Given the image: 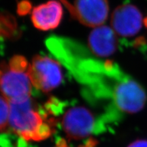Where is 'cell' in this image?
Returning <instances> with one entry per match:
<instances>
[{
  "label": "cell",
  "instance_id": "2",
  "mask_svg": "<svg viewBox=\"0 0 147 147\" xmlns=\"http://www.w3.org/2000/svg\"><path fill=\"white\" fill-rule=\"evenodd\" d=\"M29 69L27 59L21 55L14 56L8 63L0 64V92L9 102L31 97L32 83Z\"/></svg>",
  "mask_w": 147,
  "mask_h": 147
},
{
  "label": "cell",
  "instance_id": "11",
  "mask_svg": "<svg viewBox=\"0 0 147 147\" xmlns=\"http://www.w3.org/2000/svg\"><path fill=\"white\" fill-rule=\"evenodd\" d=\"M127 147H147V140H138L131 143Z\"/></svg>",
  "mask_w": 147,
  "mask_h": 147
},
{
  "label": "cell",
  "instance_id": "5",
  "mask_svg": "<svg viewBox=\"0 0 147 147\" xmlns=\"http://www.w3.org/2000/svg\"><path fill=\"white\" fill-rule=\"evenodd\" d=\"M61 123L69 138L81 140L93 133L95 119L93 114L88 108L84 106H75L65 112Z\"/></svg>",
  "mask_w": 147,
  "mask_h": 147
},
{
  "label": "cell",
  "instance_id": "8",
  "mask_svg": "<svg viewBox=\"0 0 147 147\" xmlns=\"http://www.w3.org/2000/svg\"><path fill=\"white\" fill-rule=\"evenodd\" d=\"M63 16V8L59 1H49L35 7L32 10V21L34 27L48 31L58 27Z\"/></svg>",
  "mask_w": 147,
  "mask_h": 147
},
{
  "label": "cell",
  "instance_id": "1",
  "mask_svg": "<svg viewBox=\"0 0 147 147\" xmlns=\"http://www.w3.org/2000/svg\"><path fill=\"white\" fill-rule=\"evenodd\" d=\"M54 120L42 115L32 97L10 102L9 127L26 141H41L52 135Z\"/></svg>",
  "mask_w": 147,
  "mask_h": 147
},
{
  "label": "cell",
  "instance_id": "10",
  "mask_svg": "<svg viewBox=\"0 0 147 147\" xmlns=\"http://www.w3.org/2000/svg\"><path fill=\"white\" fill-rule=\"evenodd\" d=\"M10 102L0 95V131H5L9 127Z\"/></svg>",
  "mask_w": 147,
  "mask_h": 147
},
{
  "label": "cell",
  "instance_id": "13",
  "mask_svg": "<svg viewBox=\"0 0 147 147\" xmlns=\"http://www.w3.org/2000/svg\"><path fill=\"white\" fill-rule=\"evenodd\" d=\"M57 147H65V144H63V146H61V145L59 144V145L58 146H57Z\"/></svg>",
  "mask_w": 147,
  "mask_h": 147
},
{
  "label": "cell",
  "instance_id": "4",
  "mask_svg": "<svg viewBox=\"0 0 147 147\" xmlns=\"http://www.w3.org/2000/svg\"><path fill=\"white\" fill-rule=\"evenodd\" d=\"M60 65L58 61L46 55L35 56L29 69L32 85L44 93L57 88L63 80Z\"/></svg>",
  "mask_w": 147,
  "mask_h": 147
},
{
  "label": "cell",
  "instance_id": "6",
  "mask_svg": "<svg viewBox=\"0 0 147 147\" xmlns=\"http://www.w3.org/2000/svg\"><path fill=\"white\" fill-rule=\"evenodd\" d=\"M67 8L75 17L88 27L101 26L107 19L109 12L108 0H75Z\"/></svg>",
  "mask_w": 147,
  "mask_h": 147
},
{
  "label": "cell",
  "instance_id": "9",
  "mask_svg": "<svg viewBox=\"0 0 147 147\" xmlns=\"http://www.w3.org/2000/svg\"><path fill=\"white\" fill-rule=\"evenodd\" d=\"M88 45L93 54L107 57L116 52L118 41L113 29L107 26H100L93 29L90 34Z\"/></svg>",
  "mask_w": 147,
  "mask_h": 147
},
{
  "label": "cell",
  "instance_id": "7",
  "mask_svg": "<svg viewBox=\"0 0 147 147\" xmlns=\"http://www.w3.org/2000/svg\"><path fill=\"white\" fill-rule=\"evenodd\" d=\"M143 16L137 7L131 4H123L117 7L113 12L111 25L117 35L123 38L135 36L142 29Z\"/></svg>",
  "mask_w": 147,
  "mask_h": 147
},
{
  "label": "cell",
  "instance_id": "12",
  "mask_svg": "<svg viewBox=\"0 0 147 147\" xmlns=\"http://www.w3.org/2000/svg\"><path fill=\"white\" fill-rule=\"evenodd\" d=\"M29 8H30V5L28 4V2L27 1L21 2L18 5V12L21 14H25L29 10Z\"/></svg>",
  "mask_w": 147,
  "mask_h": 147
},
{
  "label": "cell",
  "instance_id": "3",
  "mask_svg": "<svg viewBox=\"0 0 147 147\" xmlns=\"http://www.w3.org/2000/svg\"><path fill=\"white\" fill-rule=\"evenodd\" d=\"M111 97L116 108L128 115L139 113L144 108L147 100L142 86L126 74L117 84Z\"/></svg>",
  "mask_w": 147,
  "mask_h": 147
}]
</instances>
